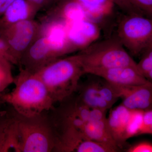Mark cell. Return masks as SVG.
<instances>
[{
    "label": "cell",
    "mask_w": 152,
    "mask_h": 152,
    "mask_svg": "<svg viewBox=\"0 0 152 152\" xmlns=\"http://www.w3.org/2000/svg\"><path fill=\"white\" fill-rule=\"evenodd\" d=\"M67 24L62 19L47 18L40 23L39 35L47 38L58 58L72 53L67 37Z\"/></svg>",
    "instance_id": "30bf717a"
},
{
    "label": "cell",
    "mask_w": 152,
    "mask_h": 152,
    "mask_svg": "<svg viewBox=\"0 0 152 152\" xmlns=\"http://www.w3.org/2000/svg\"><path fill=\"white\" fill-rule=\"evenodd\" d=\"M144 110H132V114L126 133V137L128 139L142 134Z\"/></svg>",
    "instance_id": "ffe728a7"
},
{
    "label": "cell",
    "mask_w": 152,
    "mask_h": 152,
    "mask_svg": "<svg viewBox=\"0 0 152 152\" xmlns=\"http://www.w3.org/2000/svg\"><path fill=\"white\" fill-rule=\"evenodd\" d=\"M13 83L12 91L0 95V102L9 104L18 114L32 116L49 111L54 107L48 89L36 73L20 67Z\"/></svg>",
    "instance_id": "6da1fadb"
},
{
    "label": "cell",
    "mask_w": 152,
    "mask_h": 152,
    "mask_svg": "<svg viewBox=\"0 0 152 152\" xmlns=\"http://www.w3.org/2000/svg\"><path fill=\"white\" fill-rule=\"evenodd\" d=\"M106 111L99 109H91L89 118L84 129L85 137L86 140L102 142L120 148L109 130Z\"/></svg>",
    "instance_id": "4fadbf2b"
},
{
    "label": "cell",
    "mask_w": 152,
    "mask_h": 152,
    "mask_svg": "<svg viewBox=\"0 0 152 152\" xmlns=\"http://www.w3.org/2000/svg\"><path fill=\"white\" fill-rule=\"evenodd\" d=\"M52 6L46 18L61 19L68 23L88 19L83 7L75 0H60Z\"/></svg>",
    "instance_id": "2e32d148"
},
{
    "label": "cell",
    "mask_w": 152,
    "mask_h": 152,
    "mask_svg": "<svg viewBox=\"0 0 152 152\" xmlns=\"http://www.w3.org/2000/svg\"><path fill=\"white\" fill-rule=\"evenodd\" d=\"M141 55V59L137 63V66L140 73L146 77L147 74L152 69V45Z\"/></svg>",
    "instance_id": "603a6c76"
},
{
    "label": "cell",
    "mask_w": 152,
    "mask_h": 152,
    "mask_svg": "<svg viewBox=\"0 0 152 152\" xmlns=\"http://www.w3.org/2000/svg\"><path fill=\"white\" fill-rule=\"evenodd\" d=\"M152 135V108L144 111L142 134Z\"/></svg>",
    "instance_id": "4316f807"
},
{
    "label": "cell",
    "mask_w": 152,
    "mask_h": 152,
    "mask_svg": "<svg viewBox=\"0 0 152 152\" xmlns=\"http://www.w3.org/2000/svg\"><path fill=\"white\" fill-rule=\"evenodd\" d=\"M115 5L118 7L126 15H142L133 4L132 0H111Z\"/></svg>",
    "instance_id": "cb8c5ba5"
},
{
    "label": "cell",
    "mask_w": 152,
    "mask_h": 152,
    "mask_svg": "<svg viewBox=\"0 0 152 152\" xmlns=\"http://www.w3.org/2000/svg\"><path fill=\"white\" fill-rule=\"evenodd\" d=\"M91 109L82 104L75 93L48 112L58 138L57 152H75L84 140L85 125Z\"/></svg>",
    "instance_id": "7a4b0ae2"
},
{
    "label": "cell",
    "mask_w": 152,
    "mask_h": 152,
    "mask_svg": "<svg viewBox=\"0 0 152 152\" xmlns=\"http://www.w3.org/2000/svg\"><path fill=\"white\" fill-rule=\"evenodd\" d=\"M88 74L98 76L111 83L119 86H137L152 83L151 81L140 73L136 68L132 66L94 70Z\"/></svg>",
    "instance_id": "7c38bea8"
},
{
    "label": "cell",
    "mask_w": 152,
    "mask_h": 152,
    "mask_svg": "<svg viewBox=\"0 0 152 152\" xmlns=\"http://www.w3.org/2000/svg\"><path fill=\"white\" fill-rule=\"evenodd\" d=\"M136 7L145 16L152 18V0H132Z\"/></svg>",
    "instance_id": "d4e9b609"
},
{
    "label": "cell",
    "mask_w": 152,
    "mask_h": 152,
    "mask_svg": "<svg viewBox=\"0 0 152 152\" xmlns=\"http://www.w3.org/2000/svg\"><path fill=\"white\" fill-rule=\"evenodd\" d=\"M12 65L8 61L0 59V95L4 93L10 85L13 83Z\"/></svg>",
    "instance_id": "44dd1931"
},
{
    "label": "cell",
    "mask_w": 152,
    "mask_h": 152,
    "mask_svg": "<svg viewBox=\"0 0 152 152\" xmlns=\"http://www.w3.org/2000/svg\"><path fill=\"white\" fill-rule=\"evenodd\" d=\"M99 81L87 80L79 84L76 92L79 101L91 109H99L107 111L111 106L101 97L99 92Z\"/></svg>",
    "instance_id": "ac0fdd59"
},
{
    "label": "cell",
    "mask_w": 152,
    "mask_h": 152,
    "mask_svg": "<svg viewBox=\"0 0 152 152\" xmlns=\"http://www.w3.org/2000/svg\"><path fill=\"white\" fill-rule=\"evenodd\" d=\"M121 149L118 147L102 142L85 140L76 148V152H116Z\"/></svg>",
    "instance_id": "d6986e66"
},
{
    "label": "cell",
    "mask_w": 152,
    "mask_h": 152,
    "mask_svg": "<svg viewBox=\"0 0 152 152\" xmlns=\"http://www.w3.org/2000/svg\"><path fill=\"white\" fill-rule=\"evenodd\" d=\"M77 55L84 74L94 70L118 67L132 66L138 70L137 63L117 36L94 43Z\"/></svg>",
    "instance_id": "5b68a950"
},
{
    "label": "cell",
    "mask_w": 152,
    "mask_h": 152,
    "mask_svg": "<svg viewBox=\"0 0 152 152\" xmlns=\"http://www.w3.org/2000/svg\"><path fill=\"white\" fill-rule=\"evenodd\" d=\"M36 74L46 87L55 104L76 93L80 79L84 75L77 54L55 60Z\"/></svg>",
    "instance_id": "277c9868"
},
{
    "label": "cell",
    "mask_w": 152,
    "mask_h": 152,
    "mask_svg": "<svg viewBox=\"0 0 152 152\" xmlns=\"http://www.w3.org/2000/svg\"><path fill=\"white\" fill-rule=\"evenodd\" d=\"M103 80L99 81V84L100 95L103 99L112 107L119 99V97L114 85Z\"/></svg>",
    "instance_id": "7402d4cb"
},
{
    "label": "cell",
    "mask_w": 152,
    "mask_h": 152,
    "mask_svg": "<svg viewBox=\"0 0 152 152\" xmlns=\"http://www.w3.org/2000/svg\"><path fill=\"white\" fill-rule=\"evenodd\" d=\"M114 85L119 98L123 99L122 104L128 109L145 110L152 108V83L129 86Z\"/></svg>",
    "instance_id": "8fae6325"
},
{
    "label": "cell",
    "mask_w": 152,
    "mask_h": 152,
    "mask_svg": "<svg viewBox=\"0 0 152 152\" xmlns=\"http://www.w3.org/2000/svg\"><path fill=\"white\" fill-rule=\"evenodd\" d=\"M40 10L53 5L56 3V0H28Z\"/></svg>",
    "instance_id": "f546056e"
},
{
    "label": "cell",
    "mask_w": 152,
    "mask_h": 152,
    "mask_svg": "<svg viewBox=\"0 0 152 152\" xmlns=\"http://www.w3.org/2000/svg\"><path fill=\"white\" fill-rule=\"evenodd\" d=\"M146 78L148 79H150L152 80V69L151 71L147 74L146 76Z\"/></svg>",
    "instance_id": "1f68e13d"
},
{
    "label": "cell",
    "mask_w": 152,
    "mask_h": 152,
    "mask_svg": "<svg viewBox=\"0 0 152 152\" xmlns=\"http://www.w3.org/2000/svg\"><path fill=\"white\" fill-rule=\"evenodd\" d=\"M117 33V37L132 56L141 55L152 45V18L126 14L119 23Z\"/></svg>",
    "instance_id": "8992f818"
},
{
    "label": "cell",
    "mask_w": 152,
    "mask_h": 152,
    "mask_svg": "<svg viewBox=\"0 0 152 152\" xmlns=\"http://www.w3.org/2000/svg\"><path fill=\"white\" fill-rule=\"evenodd\" d=\"M15 0H0V18Z\"/></svg>",
    "instance_id": "4dcf8cb0"
},
{
    "label": "cell",
    "mask_w": 152,
    "mask_h": 152,
    "mask_svg": "<svg viewBox=\"0 0 152 152\" xmlns=\"http://www.w3.org/2000/svg\"><path fill=\"white\" fill-rule=\"evenodd\" d=\"M127 152H152V143L147 141L141 142L128 148Z\"/></svg>",
    "instance_id": "83f0119b"
},
{
    "label": "cell",
    "mask_w": 152,
    "mask_h": 152,
    "mask_svg": "<svg viewBox=\"0 0 152 152\" xmlns=\"http://www.w3.org/2000/svg\"><path fill=\"white\" fill-rule=\"evenodd\" d=\"M0 59L7 60L12 64L17 65L16 62L14 58L5 41L0 37Z\"/></svg>",
    "instance_id": "484cf974"
},
{
    "label": "cell",
    "mask_w": 152,
    "mask_h": 152,
    "mask_svg": "<svg viewBox=\"0 0 152 152\" xmlns=\"http://www.w3.org/2000/svg\"><path fill=\"white\" fill-rule=\"evenodd\" d=\"M132 111L121 104L112 110L107 118L112 137L121 150L126 145V130Z\"/></svg>",
    "instance_id": "5bb4252c"
},
{
    "label": "cell",
    "mask_w": 152,
    "mask_h": 152,
    "mask_svg": "<svg viewBox=\"0 0 152 152\" xmlns=\"http://www.w3.org/2000/svg\"><path fill=\"white\" fill-rule=\"evenodd\" d=\"M56 2H58V1H59L60 0H56Z\"/></svg>",
    "instance_id": "836d02e7"
},
{
    "label": "cell",
    "mask_w": 152,
    "mask_h": 152,
    "mask_svg": "<svg viewBox=\"0 0 152 152\" xmlns=\"http://www.w3.org/2000/svg\"><path fill=\"white\" fill-rule=\"evenodd\" d=\"M40 10L28 0H15L0 18V30L19 22L34 20Z\"/></svg>",
    "instance_id": "9a60e30c"
},
{
    "label": "cell",
    "mask_w": 152,
    "mask_h": 152,
    "mask_svg": "<svg viewBox=\"0 0 152 152\" xmlns=\"http://www.w3.org/2000/svg\"><path fill=\"white\" fill-rule=\"evenodd\" d=\"M2 104H3L1 102H0V106H1V105Z\"/></svg>",
    "instance_id": "d6a6232c"
},
{
    "label": "cell",
    "mask_w": 152,
    "mask_h": 152,
    "mask_svg": "<svg viewBox=\"0 0 152 152\" xmlns=\"http://www.w3.org/2000/svg\"><path fill=\"white\" fill-rule=\"evenodd\" d=\"M84 8L87 15L93 13L97 8L99 0H75Z\"/></svg>",
    "instance_id": "f1b7e54d"
},
{
    "label": "cell",
    "mask_w": 152,
    "mask_h": 152,
    "mask_svg": "<svg viewBox=\"0 0 152 152\" xmlns=\"http://www.w3.org/2000/svg\"><path fill=\"white\" fill-rule=\"evenodd\" d=\"M40 23L34 20L19 22L0 30V37L5 41L19 66L25 52L39 36Z\"/></svg>",
    "instance_id": "52a82bcc"
},
{
    "label": "cell",
    "mask_w": 152,
    "mask_h": 152,
    "mask_svg": "<svg viewBox=\"0 0 152 152\" xmlns=\"http://www.w3.org/2000/svg\"><path fill=\"white\" fill-rule=\"evenodd\" d=\"M67 37L72 53L82 50L99 39L100 30L95 22L89 19L68 23Z\"/></svg>",
    "instance_id": "9c48e42d"
},
{
    "label": "cell",
    "mask_w": 152,
    "mask_h": 152,
    "mask_svg": "<svg viewBox=\"0 0 152 152\" xmlns=\"http://www.w3.org/2000/svg\"><path fill=\"white\" fill-rule=\"evenodd\" d=\"M58 59L47 38L39 35L23 55L19 66L28 72L36 73Z\"/></svg>",
    "instance_id": "ba28073f"
},
{
    "label": "cell",
    "mask_w": 152,
    "mask_h": 152,
    "mask_svg": "<svg viewBox=\"0 0 152 152\" xmlns=\"http://www.w3.org/2000/svg\"><path fill=\"white\" fill-rule=\"evenodd\" d=\"M14 111L16 137L15 152H57L58 138L49 111L26 116Z\"/></svg>",
    "instance_id": "3957f363"
},
{
    "label": "cell",
    "mask_w": 152,
    "mask_h": 152,
    "mask_svg": "<svg viewBox=\"0 0 152 152\" xmlns=\"http://www.w3.org/2000/svg\"><path fill=\"white\" fill-rule=\"evenodd\" d=\"M16 120L14 110L0 111V152L15 149Z\"/></svg>",
    "instance_id": "e0dca14e"
}]
</instances>
